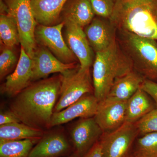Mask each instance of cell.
<instances>
[{"mask_svg": "<svg viewBox=\"0 0 157 157\" xmlns=\"http://www.w3.org/2000/svg\"><path fill=\"white\" fill-rule=\"evenodd\" d=\"M71 150V145L64 136L52 134L43 136L31 150L29 157H60Z\"/></svg>", "mask_w": 157, "mask_h": 157, "instance_id": "16", "label": "cell"}, {"mask_svg": "<svg viewBox=\"0 0 157 157\" xmlns=\"http://www.w3.org/2000/svg\"><path fill=\"white\" fill-rule=\"evenodd\" d=\"M70 134L74 151L80 157L84 155L104 133L94 117L80 118Z\"/></svg>", "mask_w": 157, "mask_h": 157, "instance_id": "13", "label": "cell"}, {"mask_svg": "<svg viewBox=\"0 0 157 157\" xmlns=\"http://www.w3.org/2000/svg\"><path fill=\"white\" fill-rule=\"evenodd\" d=\"M140 135L157 132V107L135 123Z\"/></svg>", "mask_w": 157, "mask_h": 157, "instance_id": "26", "label": "cell"}, {"mask_svg": "<svg viewBox=\"0 0 157 157\" xmlns=\"http://www.w3.org/2000/svg\"><path fill=\"white\" fill-rule=\"evenodd\" d=\"M82 157H103L99 141L95 144Z\"/></svg>", "mask_w": 157, "mask_h": 157, "instance_id": "30", "label": "cell"}, {"mask_svg": "<svg viewBox=\"0 0 157 157\" xmlns=\"http://www.w3.org/2000/svg\"><path fill=\"white\" fill-rule=\"evenodd\" d=\"M117 39L133 70L144 79L157 82V41L117 30Z\"/></svg>", "mask_w": 157, "mask_h": 157, "instance_id": "4", "label": "cell"}, {"mask_svg": "<svg viewBox=\"0 0 157 157\" xmlns=\"http://www.w3.org/2000/svg\"><path fill=\"white\" fill-rule=\"evenodd\" d=\"M31 0H5L6 14L15 20L19 33L21 46L32 59L37 46L35 33L38 25L34 17Z\"/></svg>", "mask_w": 157, "mask_h": 157, "instance_id": "6", "label": "cell"}, {"mask_svg": "<svg viewBox=\"0 0 157 157\" xmlns=\"http://www.w3.org/2000/svg\"><path fill=\"white\" fill-rule=\"evenodd\" d=\"M144 80L140 74L133 70L116 79L107 97L128 101L140 88Z\"/></svg>", "mask_w": 157, "mask_h": 157, "instance_id": "20", "label": "cell"}, {"mask_svg": "<svg viewBox=\"0 0 157 157\" xmlns=\"http://www.w3.org/2000/svg\"><path fill=\"white\" fill-rule=\"evenodd\" d=\"M16 122H20V121L10 110L9 111L1 112L0 114V125Z\"/></svg>", "mask_w": 157, "mask_h": 157, "instance_id": "29", "label": "cell"}, {"mask_svg": "<svg viewBox=\"0 0 157 157\" xmlns=\"http://www.w3.org/2000/svg\"><path fill=\"white\" fill-rule=\"evenodd\" d=\"M61 75L60 92L54 113L61 111L85 95L94 93L90 69H82L79 66Z\"/></svg>", "mask_w": 157, "mask_h": 157, "instance_id": "5", "label": "cell"}, {"mask_svg": "<svg viewBox=\"0 0 157 157\" xmlns=\"http://www.w3.org/2000/svg\"><path fill=\"white\" fill-rule=\"evenodd\" d=\"M90 0H67L61 14V20L71 21L83 28L95 17Z\"/></svg>", "mask_w": 157, "mask_h": 157, "instance_id": "18", "label": "cell"}, {"mask_svg": "<svg viewBox=\"0 0 157 157\" xmlns=\"http://www.w3.org/2000/svg\"><path fill=\"white\" fill-rule=\"evenodd\" d=\"M99 102L94 94H87L67 108L53 113L51 127L69 122L76 118L94 117L98 109Z\"/></svg>", "mask_w": 157, "mask_h": 157, "instance_id": "15", "label": "cell"}, {"mask_svg": "<svg viewBox=\"0 0 157 157\" xmlns=\"http://www.w3.org/2000/svg\"><path fill=\"white\" fill-rule=\"evenodd\" d=\"M39 140H0V157H29L31 150Z\"/></svg>", "mask_w": 157, "mask_h": 157, "instance_id": "22", "label": "cell"}, {"mask_svg": "<svg viewBox=\"0 0 157 157\" xmlns=\"http://www.w3.org/2000/svg\"><path fill=\"white\" fill-rule=\"evenodd\" d=\"M67 0H31L32 11L38 25L51 26L61 22V14Z\"/></svg>", "mask_w": 157, "mask_h": 157, "instance_id": "17", "label": "cell"}, {"mask_svg": "<svg viewBox=\"0 0 157 157\" xmlns=\"http://www.w3.org/2000/svg\"><path fill=\"white\" fill-rule=\"evenodd\" d=\"M140 88L148 94L154 101L157 107V82L144 79Z\"/></svg>", "mask_w": 157, "mask_h": 157, "instance_id": "28", "label": "cell"}, {"mask_svg": "<svg viewBox=\"0 0 157 157\" xmlns=\"http://www.w3.org/2000/svg\"><path fill=\"white\" fill-rule=\"evenodd\" d=\"M12 48L2 45L0 54L1 80L9 75L18 63L17 56Z\"/></svg>", "mask_w": 157, "mask_h": 157, "instance_id": "25", "label": "cell"}, {"mask_svg": "<svg viewBox=\"0 0 157 157\" xmlns=\"http://www.w3.org/2000/svg\"><path fill=\"white\" fill-rule=\"evenodd\" d=\"M64 23L47 26L38 25L35 36L37 45L48 48L55 56L64 63H76L78 60L65 42L62 30Z\"/></svg>", "mask_w": 157, "mask_h": 157, "instance_id": "8", "label": "cell"}, {"mask_svg": "<svg viewBox=\"0 0 157 157\" xmlns=\"http://www.w3.org/2000/svg\"><path fill=\"white\" fill-rule=\"evenodd\" d=\"M33 82L47 78L51 74H64L77 67L76 63H64L59 60L48 48L37 45L32 59Z\"/></svg>", "mask_w": 157, "mask_h": 157, "instance_id": "11", "label": "cell"}, {"mask_svg": "<svg viewBox=\"0 0 157 157\" xmlns=\"http://www.w3.org/2000/svg\"><path fill=\"white\" fill-rule=\"evenodd\" d=\"M43 136V130L32 128L21 122L13 123L0 126L1 140L40 139Z\"/></svg>", "mask_w": 157, "mask_h": 157, "instance_id": "21", "label": "cell"}, {"mask_svg": "<svg viewBox=\"0 0 157 157\" xmlns=\"http://www.w3.org/2000/svg\"><path fill=\"white\" fill-rule=\"evenodd\" d=\"M134 157H157V132L137 137L134 146Z\"/></svg>", "mask_w": 157, "mask_h": 157, "instance_id": "24", "label": "cell"}, {"mask_svg": "<svg viewBox=\"0 0 157 157\" xmlns=\"http://www.w3.org/2000/svg\"><path fill=\"white\" fill-rule=\"evenodd\" d=\"M93 66L94 94L99 102L107 98L117 78L133 70L117 39L106 49L95 53Z\"/></svg>", "mask_w": 157, "mask_h": 157, "instance_id": "3", "label": "cell"}, {"mask_svg": "<svg viewBox=\"0 0 157 157\" xmlns=\"http://www.w3.org/2000/svg\"><path fill=\"white\" fill-rule=\"evenodd\" d=\"M84 31L95 53L105 50L117 39V29L109 18L94 17Z\"/></svg>", "mask_w": 157, "mask_h": 157, "instance_id": "14", "label": "cell"}, {"mask_svg": "<svg viewBox=\"0 0 157 157\" xmlns=\"http://www.w3.org/2000/svg\"><path fill=\"white\" fill-rule=\"evenodd\" d=\"M127 101L107 97L99 102L94 117L103 132H112L125 122Z\"/></svg>", "mask_w": 157, "mask_h": 157, "instance_id": "10", "label": "cell"}, {"mask_svg": "<svg viewBox=\"0 0 157 157\" xmlns=\"http://www.w3.org/2000/svg\"><path fill=\"white\" fill-rule=\"evenodd\" d=\"M139 136L135 124L128 122L112 132H104L99 140L103 157H134V146Z\"/></svg>", "mask_w": 157, "mask_h": 157, "instance_id": "7", "label": "cell"}, {"mask_svg": "<svg viewBox=\"0 0 157 157\" xmlns=\"http://www.w3.org/2000/svg\"><path fill=\"white\" fill-rule=\"evenodd\" d=\"M109 20L117 30L157 41V0H116Z\"/></svg>", "mask_w": 157, "mask_h": 157, "instance_id": "2", "label": "cell"}, {"mask_svg": "<svg viewBox=\"0 0 157 157\" xmlns=\"http://www.w3.org/2000/svg\"><path fill=\"white\" fill-rule=\"evenodd\" d=\"M93 11L98 17L109 18L114 10L116 0H90Z\"/></svg>", "mask_w": 157, "mask_h": 157, "instance_id": "27", "label": "cell"}, {"mask_svg": "<svg viewBox=\"0 0 157 157\" xmlns=\"http://www.w3.org/2000/svg\"><path fill=\"white\" fill-rule=\"evenodd\" d=\"M33 82L32 59L21 46L20 54L14 72L6 77L1 86V93L9 97H15Z\"/></svg>", "mask_w": 157, "mask_h": 157, "instance_id": "12", "label": "cell"}, {"mask_svg": "<svg viewBox=\"0 0 157 157\" xmlns=\"http://www.w3.org/2000/svg\"><path fill=\"white\" fill-rule=\"evenodd\" d=\"M62 75L32 82L17 95L10 110L20 122L43 130L51 127L52 117L59 97Z\"/></svg>", "mask_w": 157, "mask_h": 157, "instance_id": "1", "label": "cell"}, {"mask_svg": "<svg viewBox=\"0 0 157 157\" xmlns=\"http://www.w3.org/2000/svg\"><path fill=\"white\" fill-rule=\"evenodd\" d=\"M0 38L2 45L10 48L20 44L17 24L10 14H1Z\"/></svg>", "mask_w": 157, "mask_h": 157, "instance_id": "23", "label": "cell"}, {"mask_svg": "<svg viewBox=\"0 0 157 157\" xmlns=\"http://www.w3.org/2000/svg\"><path fill=\"white\" fill-rule=\"evenodd\" d=\"M64 39L68 47L77 58L82 69H90L95 56L82 27L71 21H63Z\"/></svg>", "mask_w": 157, "mask_h": 157, "instance_id": "9", "label": "cell"}, {"mask_svg": "<svg viewBox=\"0 0 157 157\" xmlns=\"http://www.w3.org/2000/svg\"><path fill=\"white\" fill-rule=\"evenodd\" d=\"M67 157H80L75 152L73 151V153L71 154V155H69Z\"/></svg>", "mask_w": 157, "mask_h": 157, "instance_id": "31", "label": "cell"}, {"mask_svg": "<svg viewBox=\"0 0 157 157\" xmlns=\"http://www.w3.org/2000/svg\"><path fill=\"white\" fill-rule=\"evenodd\" d=\"M157 107L148 94L140 88L127 101L125 122L135 123Z\"/></svg>", "mask_w": 157, "mask_h": 157, "instance_id": "19", "label": "cell"}]
</instances>
